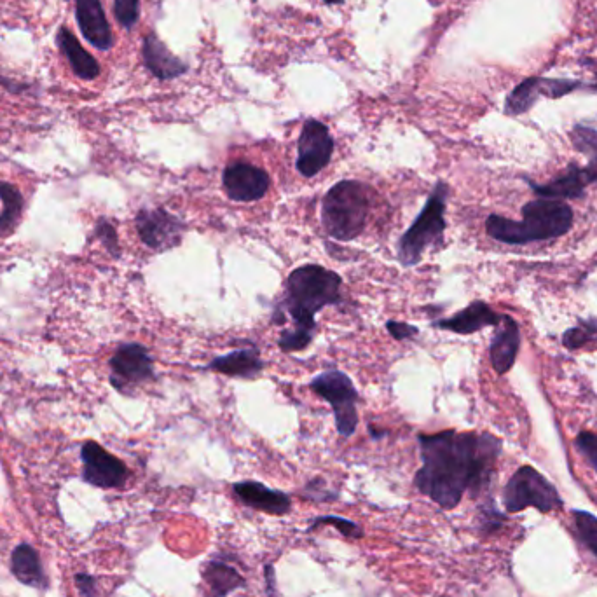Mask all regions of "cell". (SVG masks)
I'll list each match as a JSON object with an SVG mask.
<instances>
[{"label":"cell","instance_id":"obj_5","mask_svg":"<svg viewBox=\"0 0 597 597\" xmlns=\"http://www.w3.org/2000/svg\"><path fill=\"white\" fill-rule=\"evenodd\" d=\"M447 198L449 186L446 182H437L425 208L419 212L411 227L400 236L397 259L404 268L419 264L428 248L439 247L444 241Z\"/></svg>","mask_w":597,"mask_h":597},{"label":"cell","instance_id":"obj_13","mask_svg":"<svg viewBox=\"0 0 597 597\" xmlns=\"http://www.w3.org/2000/svg\"><path fill=\"white\" fill-rule=\"evenodd\" d=\"M77 27L84 41L90 42L98 51H110L114 46V35L110 30L102 0H76Z\"/></svg>","mask_w":597,"mask_h":597},{"label":"cell","instance_id":"obj_11","mask_svg":"<svg viewBox=\"0 0 597 597\" xmlns=\"http://www.w3.org/2000/svg\"><path fill=\"white\" fill-rule=\"evenodd\" d=\"M81 458L84 463L83 479L91 486L102 489L123 488L130 477V470L123 461L109 451H105L93 440H88L84 444Z\"/></svg>","mask_w":597,"mask_h":597},{"label":"cell","instance_id":"obj_35","mask_svg":"<svg viewBox=\"0 0 597 597\" xmlns=\"http://www.w3.org/2000/svg\"><path fill=\"white\" fill-rule=\"evenodd\" d=\"M589 159H591V163H589V166H585V168H587L592 182H597V152L589 156Z\"/></svg>","mask_w":597,"mask_h":597},{"label":"cell","instance_id":"obj_22","mask_svg":"<svg viewBox=\"0 0 597 597\" xmlns=\"http://www.w3.org/2000/svg\"><path fill=\"white\" fill-rule=\"evenodd\" d=\"M203 580L208 585L213 597H226L227 594L240 589L241 585H245V578L241 577L233 566L222 563V561H212V563L206 564Z\"/></svg>","mask_w":597,"mask_h":597},{"label":"cell","instance_id":"obj_1","mask_svg":"<svg viewBox=\"0 0 597 597\" xmlns=\"http://www.w3.org/2000/svg\"><path fill=\"white\" fill-rule=\"evenodd\" d=\"M418 442L423 467L414 486L440 508L453 510L467 491L479 496L489 488L501 453V440L495 435L446 430L419 435Z\"/></svg>","mask_w":597,"mask_h":597},{"label":"cell","instance_id":"obj_21","mask_svg":"<svg viewBox=\"0 0 597 597\" xmlns=\"http://www.w3.org/2000/svg\"><path fill=\"white\" fill-rule=\"evenodd\" d=\"M11 571L21 584L39 587V589L41 587L44 589L48 585V580H46V575L42 570L41 557L37 554V550L28 543H20L13 550Z\"/></svg>","mask_w":597,"mask_h":597},{"label":"cell","instance_id":"obj_14","mask_svg":"<svg viewBox=\"0 0 597 597\" xmlns=\"http://www.w3.org/2000/svg\"><path fill=\"white\" fill-rule=\"evenodd\" d=\"M233 491L243 505L264 512V514L285 515L289 514L290 508H292V500L289 495L268 488L261 482H236Z\"/></svg>","mask_w":597,"mask_h":597},{"label":"cell","instance_id":"obj_31","mask_svg":"<svg viewBox=\"0 0 597 597\" xmlns=\"http://www.w3.org/2000/svg\"><path fill=\"white\" fill-rule=\"evenodd\" d=\"M95 234H97L98 240L102 241L103 247L109 250V254L119 257V254H121L119 240H117L116 229L110 224L109 220H98L97 227H95Z\"/></svg>","mask_w":597,"mask_h":597},{"label":"cell","instance_id":"obj_27","mask_svg":"<svg viewBox=\"0 0 597 597\" xmlns=\"http://www.w3.org/2000/svg\"><path fill=\"white\" fill-rule=\"evenodd\" d=\"M323 524L325 526H334L346 538H362L364 536V531L358 526L357 522L348 521V519H344L341 515H322V517H316L315 521H311V528L309 529L320 528Z\"/></svg>","mask_w":597,"mask_h":597},{"label":"cell","instance_id":"obj_2","mask_svg":"<svg viewBox=\"0 0 597 597\" xmlns=\"http://www.w3.org/2000/svg\"><path fill=\"white\" fill-rule=\"evenodd\" d=\"M341 285L343 280L336 271L318 264H306L290 273L283 306L294 320V327L283 330L280 336L278 346L283 353L308 348L315 334L316 313L341 302Z\"/></svg>","mask_w":597,"mask_h":597},{"label":"cell","instance_id":"obj_23","mask_svg":"<svg viewBox=\"0 0 597 597\" xmlns=\"http://www.w3.org/2000/svg\"><path fill=\"white\" fill-rule=\"evenodd\" d=\"M0 199H2V212H0V238H6L14 233L18 222L23 215L25 199L18 187L7 182H0Z\"/></svg>","mask_w":597,"mask_h":597},{"label":"cell","instance_id":"obj_30","mask_svg":"<svg viewBox=\"0 0 597 597\" xmlns=\"http://www.w3.org/2000/svg\"><path fill=\"white\" fill-rule=\"evenodd\" d=\"M582 84L578 81H556V79H540V93L549 98H561L566 93L577 90Z\"/></svg>","mask_w":597,"mask_h":597},{"label":"cell","instance_id":"obj_7","mask_svg":"<svg viewBox=\"0 0 597 597\" xmlns=\"http://www.w3.org/2000/svg\"><path fill=\"white\" fill-rule=\"evenodd\" d=\"M309 386L332 407L337 433L341 437H351L358 425V392L353 381L344 372L332 369L318 374Z\"/></svg>","mask_w":597,"mask_h":597},{"label":"cell","instance_id":"obj_10","mask_svg":"<svg viewBox=\"0 0 597 597\" xmlns=\"http://www.w3.org/2000/svg\"><path fill=\"white\" fill-rule=\"evenodd\" d=\"M334 152V140L325 124L308 119L302 126L301 137L297 142V172L302 177H315L329 165Z\"/></svg>","mask_w":597,"mask_h":597},{"label":"cell","instance_id":"obj_24","mask_svg":"<svg viewBox=\"0 0 597 597\" xmlns=\"http://www.w3.org/2000/svg\"><path fill=\"white\" fill-rule=\"evenodd\" d=\"M540 97H542L540 79L538 77L526 79L508 95L507 102H505V114L521 116L524 112H528Z\"/></svg>","mask_w":597,"mask_h":597},{"label":"cell","instance_id":"obj_18","mask_svg":"<svg viewBox=\"0 0 597 597\" xmlns=\"http://www.w3.org/2000/svg\"><path fill=\"white\" fill-rule=\"evenodd\" d=\"M142 56H144L145 67L149 69L152 76L158 77L159 81H170L187 72L186 63L173 55L172 51L166 48L154 34L144 37Z\"/></svg>","mask_w":597,"mask_h":597},{"label":"cell","instance_id":"obj_28","mask_svg":"<svg viewBox=\"0 0 597 597\" xmlns=\"http://www.w3.org/2000/svg\"><path fill=\"white\" fill-rule=\"evenodd\" d=\"M112 11L124 30H133L140 18V0H114Z\"/></svg>","mask_w":597,"mask_h":597},{"label":"cell","instance_id":"obj_6","mask_svg":"<svg viewBox=\"0 0 597 597\" xmlns=\"http://www.w3.org/2000/svg\"><path fill=\"white\" fill-rule=\"evenodd\" d=\"M503 505L510 514L533 507L543 514H550L563 507L557 489L538 470L529 465L519 468L503 489Z\"/></svg>","mask_w":597,"mask_h":597},{"label":"cell","instance_id":"obj_3","mask_svg":"<svg viewBox=\"0 0 597 597\" xmlns=\"http://www.w3.org/2000/svg\"><path fill=\"white\" fill-rule=\"evenodd\" d=\"M573 226V210L561 199L538 198L522 208V220L489 215L486 231L493 240L507 245L561 238Z\"/></svg>","mask_w":597,"mask_h":597},{"label":"cell","instance_id":"obj_16","mask_svg":"<svg viewBox=\"0 0 597 597\" xmlns=\"http://www.w3.org/2000/svg\"><path fill=\"white\" fill-rule=\"evenodd\" d=\"M501 315L495 313L493 309L489 308L486 302L475 301L467 306L465 309H461L460 313L451 316V318H444V320H437L432 325L435 329L449 330L454 334H461V336H467V334H474L484 327H493L500 323Z\"/></svg>","mask_w":597,"mask_h":597},{"label":"cell","instance_id":"obj_34","mask_svg":"<svg viewBox=\"0 0 597 597\" xmlns=\"http://www.w3.org/2000/svg\"><path fill=\"white\" fill-rule=\"evenodd\" d=\"M0 84L6 88L9 93H14V95H20L23 91L28 90L27 84L18 83V81H13V79H6V77H0Z\"/></svg>","mask_w":597,"mask_h":597},{"label":"cell","instance_id":"obj_17","mask_svg":"<svg viewBox=\"0 0 597 597\" xmlns=\"http://www.w3.org/2000/svg\"><path fill=\"white\" fill-rule=\"evenodd\" d=\"M529 186L533 187L538 198L547 199H580L585 196V187L592 184L591 177L587 168L573 165L566 168V172L552 180L549 184H535L533 180H528Z\"/></svg>","mask_w":597,"mask_h":597},{"label":"cell","instance_id":"obj_36","mask_svg":"<svg viewBox=\"0 0 597 597\" xmlns=\"http://www.w3.org/2000/svg\"><path fill=\"white\" fill-rule=\"evenodd\" d=\"M327 4H339V2H343V0H325Z\"/></svg>","mask_w":597,"mask_h":597},{"label":"cell","instance_id":"obj_20","mask_svg":"<svg viewBox=\"0 0 597 597\" xmlns=\"http://www.w3.org/2000/svg\"><path fill=\"white\" fill-rule=\"evenodd\" d=\"M264 369V362L255 348H240L222 357L213 358L205 371L220 372L231 378L254 379Z\"/></svg>","mask_w":597,"mask_h":597},{"label":"cell","instance_id":"obj_9","mask_svg":"<svg viewBox=\"0 0 597 597\" xmlns=\"http://www.w3.org/2000/svg\"><path fill=\"white\" fill-rule=\"evenodd\" d=\"M135 224L142 243L156 252L179 247L186 234V222L165 208L140 210Z\"/></svg>","mask_w":597,"mask_h":597},{"label":"cell","instance_id":"obj_26","mask_svg":"<svg viewBox=\"0 0 597 597\" xmlns=\"http://www.w3.org/2000/svg\"><path fill=\"white\" fill-rule=\"evenodd\" d=\"M591 341H597V320H585L578 327L564 332L563 344L568 350H578Z\"/></svg>","mask_w":597,"mask_h":597},{"label":"cell","instance_id":"obj_29","mask_svg":"<svg viewBox=\"0 0 597 597\" xmlns=\"http://www.w3.org/2000/svg\"><path fill=\"white\" fill-rule=\"evenodd\" d=\"M575 447L578 453L584 456L587 463L591 465L597 474V435L592 432H580L575 439Z\"/></svg>","mask_w":597,"mask_h":597},{"label":"cell","instance_id":"obj_25","mask_svg":"<svg viewBox=\"0 0 597 597\" xmlns=\"http://www.w3.org/2000/svg\"><path fill=\"white\" fill-rule=\"evenodd\" d=\"M573 519H575V526H577V533L580 536V540L597 557L596 515H592L591 512H585V510H575L573 512Z\"/></svg>","mask_w":597,"mask_h":597},{"label":"cell","instance_id":"obj_8","mask_svg":"<svg viewBox=\"0 0 597 597\" xmlns=\"http://www.w3.org/2000/svg\"><path fill=\"white\" fill-rule=\"evenodd\" d=\"M109 365L110 383L124 395H131L137 386L156 378L151 353L142 344H121L110 358Z\"/></svg>","mask_w":597,"mask_h":597},{"label":"cell","instance_id":"obj_19","mask_svg":"<svg viewBox=\"0 0 597 597\" xmlns=\"http://www.w3.org/2000/svg\"><path fill=\"white\" fill-rule=\"evenodd\" d=\"M56 46L62 51L65 60L69 62L70 69L83 81H95L100 76V63L95 56H91L83 44L77 41L76 35L67 27L58 28L56 32Z\"/></svg>","mask_w":597,"mask_h":597},{"label":"cell","instance_id":"obj_12","mask_svg":"<svg viewBox=\"0 0 597 597\" xmlns=\"http://www.w3.org/2000/svg\"><path fill=\"white\" fill-rule=\"evenodd\" d=\"M224 193L231 201L252 203L268 194L271 179L259 166L248 163H233L227 166L222 175Z\"/></svg>","mask_w":597,"mask_h":597},{"label":"cell","instance_id":"obj_33","mask_svg":"<svg viewBox=\"0 0 597 597\" xmlns=\"http://www.w3.org/2000/svg\"><path fill=\"white\" fill-rule=\"evenodd\" d=\"M77 589L83 597L97 596V580L88 575V573H79L76 575Z\"/></svg>","mask_w":597,"mask_h":597},{"label":"cell","instance_id":"obj_4","mask_svg":"<svg viewBox=\"0 0 597 597\" xmlns=\"http://www.w3.org/2000/svg\"><path fill=\"white\" fill-rule=\"evenodd\" d=\"M369 217V191L358 180H341L330 187L322 206L325 233L337 241H351L364 233Z\"/></svg>","mask_w":597,"mask_h":597},{"label":"cell","instance_id":"obj_32","mask_svg":"<svg viewBox=\"0 0 597 597\" xmlns=\"http://www.w3.org/2000/svg\"><path fill=\"white\" fill-rule=\"evenodd\" d=\"M386 329L390 332V336L393 339H397V341H405V339H409L412 336H418V327H414V325H409V323H402V322H390L386 323Z\"/></svg>","mask_w":597,"mask_h":597},{"label":"cell","instance_id":"obj_15","mask_svg":"<svg viewBox=\"0 0 597 597\" xmlns=\"http://www.w3.org/2000/svg\"><path fill=\"white\" fill-rule=\"evenodd\" d=\"M521 348V329L512 316L501 315L496 325L495 336L489 346L491 364L498 374H507L515 364V358Z\"/></svg>","mask_w":597,"mask_h":597}]
</instances>
